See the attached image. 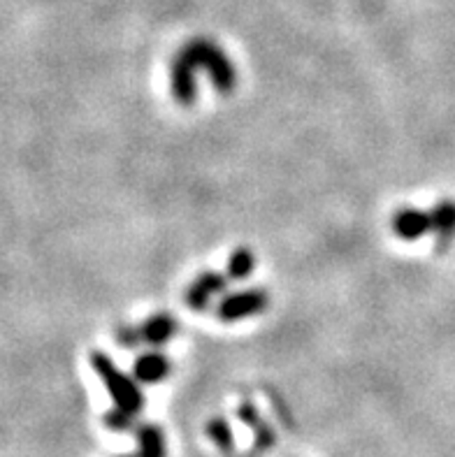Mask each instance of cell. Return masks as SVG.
Returning <instances> with one entry per match:
<instances>
[{
	"label": "cell",
	"mask_w": 455,
	"mask_h": 457,
	"mask_svg": "<svg viewBox=\"0 0 455 457\" xmlns=\"http://www.w3.org/2000/svg\"><path fill=\"white\" fill-rule=\"evenodd\" d=\"M207 72L214 88L221 96L232 93L237 84V72L223 49L209 40H193L177 54L173 63V96L177 103L190 104L198 96V72Z\"/></svg>",
	"instance_id": "6da1fadb"
},
{
	"label": "cell",
	"mask_w": 455,
	"mask_h": 457,
	"mask_svg": "<svg viewBox=\"0 0 455 457\" xmlns=\"http://www.w3.org/2000/svg\"><path fill=\"white\" fill-rule=\"evenodd\" d=\"M91 367L96 370L100 381L105 383L107 393L112 395L116 409H122V411L131 413V416H138V413L142 411L145 397H142V393H139V388L135 386L133 378H128L126 374L114 365V360H112L110 355L100 353V351L91 353Z\"/></svg>",
	"instance_id": "7a4b0ae2"
},
{
	"label": "cell",
	"mask_w": 455,
	"mask_h": 457,
	"mask_svg": "<svg viewBox=\"0 0 455 457\" xmlns=\"http://www.w3.org/2000/svg\"><path fill=\"white\" fill-rule=\"evenodd\" d=\"M267 293L263 288H249L242 293H231L221 300L219 309H216V316H219L223 323H237V320H244L249 316H256L263 309L267 307Z\"/></svg>",
	"instance_id": "3957f363"
},
{
	"label": "cell",
	"mask_w": 455,
	"mask_h": 457,
	"mask_svg": "<svg viewBox=\"0 0 455 457\" xmlns=\"http://www.w3.org/2000/svg\"><path fill=\"white\" fill-rule=\"evenodd\" d=\"M225 286H228V278L221 277L219 272H202L186 290V304L196 312H205L214 297L223 293Z\"/></svg>",
	"instance_id": "277c9868"
},
{
	"label": "cell",
	"mask_w": 455,
	"mask_h": 457,
	"mask_svg": "<svg viewBox=\"0 0 455 457\" xmlns=\"http://www.w3.org/2000/svg\"><path fill=\"white\" fill-rule=\"evenodd\" d=\"M392 230L404 242H416L426 232L433 230V214H426L421 209L404 207L392 216Z\"/></svg>",
	"instance_id": "5b68a950"
},
{
	"label": "cell",
	"mask_w": 455,
	"mask_h": 457,
	"mask_svg": "<svg viewBox=\"0 0 455 457\" xmlns=\"http://www.w3.org/2000/svg\"><path fill=\"white\" fill-rule=\"evenodd\" d=\"M237 418H240V420H242L251 432H254L258 451H267V448H272L274 444H277L274 429L265 423V418L260 416V411L251 404V402H242V404L237 406Z\"/></svg>",
	"instance_id": "8992f818"
},
{
	"label": "cell",
	"mask_w": 455,
	"mask_h": 457,
	"mask_svg": "<svg viewBox=\"0 0 455 457\" xmlns=\"http://www.w3.org/2000/svg\"><path fill=\"white\" fill-rule=\"evenodd\" d=\"M433 230L437 235V251L446 249L455 235V204L453 203H439L433 209Z\"/></svg>",
	"instance_id": "52a82bcc"
},
{
	"label": "cell",
	"mask_w": 455,
	"mask_h": 457,
	"mask_svg": "<svg viewBox=\"0 0 455 457\" xmlns=\"http://www.w3.org/2000/svg\"><path fill=\"white\" fill-rule=\"evenodd\" d=\"M139 330H142V339H145V342H149L151 346H161V344L173 339L174 332H177V323H174L173 316L156 313V316H151Z\"/></svg>",
	"instance_id": "ba28073f"
},
{
	"label": "cell",
	"mask_w": 455,
	"mask_h": 457,
	"mask_svg": "<svg viewBox=\"0 0 455 457\" xmlns=\"http://www.w3.org/2000/svg\"><path fill=\"white\" fill-rule=\"evenodd\" d=\"M170 374V362L161 353L139 355L135 362V378L142 383H158Z\"/></svg>",
	"instance_id": "9c48e42d"
},
{
	"label": "cell",
	"mask_w": 455,
	"mask_h": 457,
	"mask_svg": "<svg viewBox=\"0 0 455 457\" xmlns=\"http://www.w3.org/2000/svg\"><path fill=\"white\" fill-rule=\"evenodd\" d=\"M165 436L156 425H142L138 429V457H165Z\"/></svg>",
	"instance_id": "30bf717a"
},
{
	"label": "cell",
	"mask_w": 455,
	"mask_h": 457,
	"mask_svg": "<svg viewBox=\"0 0 455 457\" xmlns=\"http://www.w3.org/2000/svg\"><path fill=\"white\" fill-rule=\"evenodd\" d=\"M256 267V258L254 253L249 249H235L231 255V261H228V278L232 281H244L249 274L254 272Z\"/></svg>",
	"instance_id": "8fae6325"
},
{
	"label": "cell",
	"mask_w": 455,
	"mask_h": 457,
	"mask_svg": "<svg viewBox=\"0 0 455 457\" xmlns=\"http://www.w3.org/2000/svg\"><path fill=\"white\" fill-rule=\"evenodd\" d=\"M207 436L214 441V446L225 453H231L232 446H235V436H232V429L225 418H212L209 420Z\"/></svg>",
	"instance_id": "7c38bea8"
},
{
	"label": "cell",
	"mask_w": 455,
	"mask_h": 457,
	"mask_svg": "<svg viewBox=\"0 0 455 457\" xmlns=\"http://www.w3.org/2000/svg\"><path fill=\"white\" fill-rule=\"evenodd\" d=\"M133 418L131 413L122 411V409H112L107 416H105V428L114 429V432H126V429H131V425H133Z\"/></svg>",
	"instance_id": "4fadbf2b"
},
{
	"label": "cell",
	"mask_w": 455,
	"mask_h": 457,
	"mask_svg": "<svg viewBox=\"0 0 455 457\" xmlns=\"http://www.w3.org/2000/svg\"><path fill=\"white\" fill-rule=\"evenodd\" d=\"M116 339H119V344H123V346H138L139 342H145L142 339V330L139 328H119V332H116Z\"/></svg>",
	"instance_id": "5bb4252c"
},
{
	"label": "cell",
	"mask_w": 455,
	"mask_h": 457,
	"mask_svg": "<svg viewBox=\"0 0 455 457\" xmlns=\"http://www.w3.org/2000/svg\"><path fill=\"white\" fill-rule=\"evenodd\" d=\"M119 457H138V453H135V455H119Z\"/></svg>",
	"instance_id": "9a60e30c"
}]
</instances>
